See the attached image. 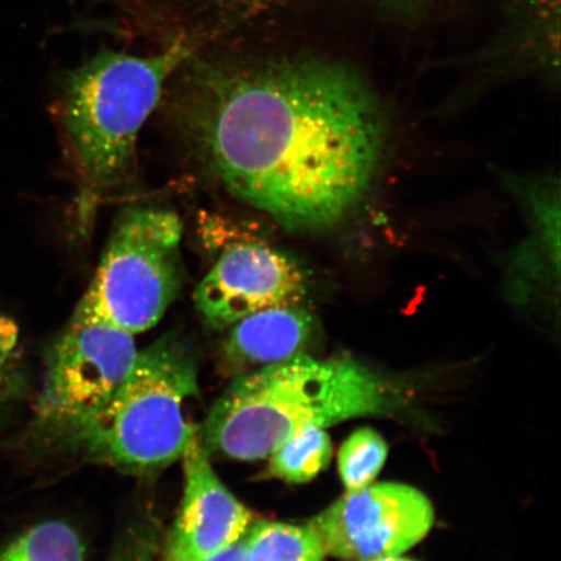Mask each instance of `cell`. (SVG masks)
<instances>
[{
  "label": "cell",
  "mask_w": 561,
  "mask_h": 561,
  "mask_svg": "<svg viewBox=\"0 0 561 561\" xmlns=\"http://www.w3.org/2000/svg\"><path fill=\"white\" fill-rule=\"evenodd\" d=\"M306 2L311 0H171L159 16L178 4L164 15V23L171 21L165 32H171V38L199 50L240 33L256 21Z\"/></svg>",
  "instance_id": "obj_11"
},
{
  "label": "cell",
  "mask_w": 561,
  "mask_h": 561,
  "mask_svg": "<svg viewBox=\"0 0 561 561\" xmlns=\"http://www.w3.org/2000/svg\"><path fill=\"white\" fill-rule=\"evenodd\" d=\"M175 104L210 174L290 230L339 226L366 198L386 139L354 69L313 56L193 51Z\"/></svg>",
  "instance_id": "obj_1"
},
{
  "label": "cell",
  "mask_w": 561,
  "mask_h": 561,
  "mask_svg": "<svg viewBox=\"0 0 561 561\" xmlns=\"http://www.w3.org/2000/svg\"><path fill=\"white\" fill-rule=\"evenodd\" d=\"M392 407L381 378L362 364L301 354L238 376L210 410L199 438L207 451L252 461L301 427L381 415Z\"/></svg>",
  "instance_id": "obj_2"
},
{
  "label": "cell",
  "mask_w": 561,
  "mask_h": 561,
  "mask_svg": "<svg viewBox=\"0 0 561 561\" xmlns=\"http://www.w3.org/2000/svg\"><path fill=\"white\" fill-rule=\"evenodd\" d=\"M198 371L184 343L171 336L138 351L135 367L103 409L69 432L89 458L146 471L171 465L198 431L186 405Z\"/></svg>",
  "instance_id": "obj_4"
},
{
  "label": "cell",
  "mask_w": 561,
  "mask_h": 561,
  "mask_svg": "<svg viewBox=\"0 0 561 561\" xmlns=\"http://www.w3.org/2000/svg\"><path fill=\"white\" fill-rule=\"evenodd\" d=\"M185 490L170 545L171 561H199L241 541L251 514L217 477L199 433L184 454Z\"/></svg>",
  "instance_id": "obj_9"
},
{
  "label": "cell",
  "mask_w": 561,
  "mask_h": 561,
  "mask_svg": "<svg viewBox=\"0 0 561 561\" xmlns=\"http://www.w3.org/2000/svg\"><path fill=\"white\" fill-rule=\"evenodd\" d=\"M306 293L305 272L291 256L263 242H241L201 280L194 301L208 325L224 329L266 308L299 305Z\"/></svg>",
  "instance_id": "obj_8"
},
{
  "label": "cell",
  "mask_w": 561,
  "mask_h": 561,
  "mask_svg": "<svg viewBox=\"0 0 561 561\" xmlns=\"http://www.w3.org/2000/svg\"><path fill=\"white\" fill-rule=\"evenodd\" d=\"M242 543L250 561H322L327 553L310 525L259 522L250 525Z\"/></svg>",
  "instance_id": "obj_12"
},
{
  "label": "cell",
  "mask_w": 561,
  "mask_h": 561,
  "mask_svg": "<svg viewBox=\"0 0 561 561\" xmlns=\"http://www.w3.org/2000/svg\"><path fill=\"white\" fill-rule=\"evenodd\" d=\"M135 335L73 313L48 357L38 416L69 433L100 412L135 367Z\"/></svg>",
  "instance_id": "obj_6"
},
{
  "label": "cell",
  "mask_w": 561,
  "mask_h": 561,
  "mask_svg": "<svg viewBox=\"0 0 561 561\" xmlns=\"http://www.w3.org/2000/svg\"><path fill=\"white\" fill-rule=\"evenodd\" d=\"M388 458V445L383 438L363 427L356 431L342 445L339 455V469L343 485L347 491L362 490L371 485Z\"/></svg>",
  "instance_id": "obj_15"
},
{
  "label": "cell",
  "mask_w": 561,
  "mask_h": 561,
  "mask_svg": "<svg viewBox=\"0 0 561 561\" xmlns=\"http://www.w3.org/2000/svg\"><path fill=\"white\" fill-rule=\"evenodd\" d=\"M199 561H250L248 553H245L242 539L240 542L228 547V549L215 553L213 557Z\"/></svg>",
  "instance_id": "obj_17"
},
{
  "label": "cell",
  "mask_w": 561,
  "mask_h": 561,
  "mask_svg": "<svg viewBox=\"0 0 561 561\" xmlns=\"http://www.w3.org/2000/svg\"><path fill=\"white\" fill-rule=\"evenodd\" d=\"M433 524L431 501L420 490L394 482L347 491L308 523L325 552L343 561L402 556Z\"/></svg>",
  "instance_id": "obj_7"
},
{
  "label": "cell",
  "mask_w": 561,
  "mask_h": 561,
  "mask_svg": "<svg viewBox=\"0 0 561 561\" xmlns=\"http://www.w3.org/2000/svg\"><path fill=\"white\" fill-rule=\"evenodd\" d=\"M332 455L329 434L320 426H305L270 455V471L280 480L305 483L327 469Z\"/></svg>",
  "instance_id": "obj_13"
},
{
  "label": "cell",
  "mask_w": 561,
  "mask_h": 561,
  "mask_svg": "<svg viewBox=\"0 0 561 561\" xmlns=\"http://www.w3.org/2000/svg\"><path fill=\"white\" fill-rule=\"evenodd\" d=\"M366 561H412V560L404 559L401 556H396V557L376 558V559H370V560H366Z\"/></svg>",
  "instance_id": "obj_19"
},
{
  "label": "cell",
  "mask_w": 561,
  "mask_h": 561,
  "mask_svg": "<svg viewBox=\"0 0 561 561\" xmlns=\"http://www.w3.org/2000/svg\"><path fill=\"white\" fill-rule=\"evenodd\" d=\"M85 546L72 526L46 522L33 526L0 551V561H83Z\"/></svg>",
  "instance_id": "obj_14"
},
{
  "label": "cell",
  "mask_w": 561,
  "mask_h": 561,
  "mask_svg": "<svg viewBox=\"0 0 561 561\" xmlns=\"http://www.w3.org/2000/svg\"><path fill=\"white\" fill-rule=\"evenodd\" d=\"M192 53L181 42L150 56L103 50L67 76L62 123L77 171L91 191H107L124 179L140 129Z\"/></svg>",
  "instance_id": "obj_3"
},
{
  "label": "cell",
  "mask_w": 561,
  "mask_h": 561,
  "mask_svg": "<svg viewBox=\"0 0 561 561\" xmlns=\"http://www.w3.org/2000/svg\"><path fill=\"white\" fill-rule=\"evenodd\" d=\"M313 318L299 305L266 308L231 327L224 347L236 367H266L294 359L310 343Z\"/></svg>",
  "instance_id": "obj_10"
},
{
  "label": "cell",
  "mask_w": 561,
  "mask_h": 561,
  "mask_svg": "<svg viewBox=\"0 0 561 561\" xmlns=\"http://www.w3.org/2000/svg\"><path fill=\"white\" fill-rule=\"evenodd\" d=\"M123 561H152L151 550L146 545L140 546Z\"/></svg>",
  "instance_id": "obj_18"
},
{
  "label": "cell",
  "mask_w": 561,
  "mask_h": 561,
  "mask_svg": "<svg viewBox=\"0 0 561 561\" xmlns=\"http://www.w3.org/2000/svg\"><path fill=\"white\" fill-rule=\"evenodd\" d=\"M19 329L15 322L0 316V404L4 402L15 377Z\"/></svg>",
  "instance_id": "obj_16"
},
{
  "label": "cell",
  "mask_w": 561,
  "mask_h": 561,
  "mask_svg": "<svg viewBox=\"0 0 561 561\" xmlns=\"http://www.w3.org/2000/svg\"><path fill=\"white\" fill-rule=\"evenodd\" d=\"M181 241L182 222L172 210L124 209L75 313L133 335L156 327L178 297Z\"/></svg>",
  "instance_id": "obj_5"
}]
</instances>
